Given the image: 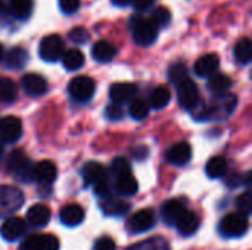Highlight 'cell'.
Masks as SVG:
<instances>
[{
  "label": "cell",
  "instance_id": "obj_42",
  "mask_svg": "<svg viewBox=\"0 0 252 250\" xmlns=\"http://www.w3.org/2000/svg\"><path fill=\"white\" fill-rule=\"evenodd\" d=\"M93 250H115V243L111 237H100L96 240Z\"/></svg>",
  "mask_w": 252,
  "mask_h": 250
},
{
  "label": "cell",
  "instance_id": "obj_22",
  "mask_svg": "<svg viewBox=\"0 0 252 250\" xmlns=\"http://www.w3.org/2000/svg\"><path fill=\"white\" fill-rule=\"evenodd\" d=\"M100 209L108 217H121L130 209V205L127 202H124L121 199H115L109 194L106 197H102Z\"/></svg>",
  "mask_w": 252,
  "mask_h": 250
},
{
  "label": "cell",
  "instance_id": "obj_4",
  "mask_svg": "<svg viewBox=\"0 0 252 250\" xmlns=\"http://www.w3.org/2000/svg\"><path fill=\"white\" fill-rule=\"evenodd\" d=\"M65 52V43L62 40V37H59L58 34H49L46 35L38 46V56L44 60V62H56L62 57Z\"/></svg>",
  "mask_w": 252,
  "mask_h": 250
},
{
  "label": "cell",
  "instance_id": "obj_13",
  "mask_svg": "<svg viewBox=\"0 0 252 250\" xmlns=\"http://www.w3.org/2000/svg\"><path fill=\"white\" fill-rule=\"evenodd\" d=\"M81 177L87 186H97L103 181H108V172L103 165L99 162H87L81 169Z\"/></svg>",
  "mask_w": 252,
  "mask_h": 250
},
{
  "label": "cell",
  "instance_id": "obj_37",
  "mask_svg": "<svg viewBox=\"0 0 252 250\" xmlns=\"http://www.w3.org/2000/svg\"><path fill=\"white\" fill-rule=\"evenodd\" d=\"M111 172L117 178V177L130 174L131 172V168H130V164L124 158H115L114 162H112V165H111Z\"/></svg>",
  "mask_w": 252,
  "mask_h": 250
},
{
  "label": "cell",
  "instance_id": "obj_31",
  "mask_svg": "<svg viewBox=\"0 0 252 250\" xmlns=\"http://www.w3.org/2000/svg\"><path fill=\"white\" fill-rule=\"evenodd\" d=\"M207 175L210 178H221L227 172V162L223 156H214L207 164Z\"/></svg>",
  "mask_w": 252,
  "mask_h": 250
},
{
  "label": "cell",
  "instance_id": "obj_5",
  "mask_svg": "<svg viewBox=\"0 0 252 250\" xmlns=\"http://www.w3.org/2000/svg\"><path fill=\"white\" fill-rule=\"evenodd\" d=\"M236 97L235 94H230V93H220V94H216L211 105H207L208 108V113H210V119H223V118H227L235 106H236Z\"/></svg>",
  "mask_w": 252,
  "mask_h": 250
},
{
  "label": "cell",
  "instance_id": "obj_45",
  "mask_svg": "<svg viewBox=\"0 0 252 250\" xmlns=\"http://www.w3.org/2000/svg\"><path fill=\"white\" fill-rule=\"evenodd\" d=\"M112 3L117 4V6H127V4L131 3V0H112Z\"/></svg>",
  "mask_w": 252,
  "mask_h": 250
},
{
  "label": "cell",
  "instance_id": "obj_26",
  "mask_svg": "<svg viewBox=\"0 0 252 250\" xmlns=\"http://www.w3.org/2000/svg\"><path fill=\"white\" fill-rule=\"evenodd\" d=\"M28 53L21 49V47H13L10 49L6 56H4V65L9 68V69H21L27 65L28 62Z\"/></svg>",
  "mask_w": 252,
  "mask_h": 250
},
{
  "label": "cell",
  "instance_id": "obj_36",
  "mask_svg": "<svg viewBox=\"0 0 252 250\" xmlns=\"http://www.w3.org/2000/svg\"><path fill=\"white\" fill-rule=\"evenodd\" d=\"M186 77H188V68H186L185 63H180L179 62V63H174V65L170 66V69H168V78H170V81L173 84L177 85Z\"/></svg>",
  "mask_w": 252,
  "mask_h": 250
},
{
  "label": "cell",
  "instance_id": "obj_11",
  "mask_svg": "<svg viewBox=\"0 0 252 250\" xmlns=\"http://www.w3.org/2000/svg\"><path fill=\"white\" fill-rule=\"evenodd\" d=\"M19 250H59V240L55 236H30L21 243Z\"/></svg>",
  "mask_w": 252,
  "mask_h": 250
},
{
  "label": "cell",
  "instance_id": "obj_46",
  "mask_svg": "<svg viewBox=\"0 0 252 250\" xmlns=\"http://www.w3.org/2000/svg\"><path fill=\"white\" fill-rule=\"evenodd\" d=\"M3 56H4V50H3V46L0 44V60L3 59Z\"/></svg>",
  "mask_w": 252,
  "mask_h": 250
},
{
  "label": "cell",
  "instance_id": "obj_7",
  "mask_svg": "<svg viewBox=\"0 0 252 250\" xmlns=\"http://www.w3.org/2000/svg\"><path fill=\"white\" fill-rule=\"evenodd\" d=\"M24 203V194L10 186H0V218L18 211Z\"/></svg>",
  "mask_w": 252,
  "mask_h": 250
},
{
  "label": "cell",
  "instance_id": "obj_44",
  "mask_svg": "<svg viewBox=\"0 0 252 250\" xmlns=\"http://www.w3.org/2000/svg\"><path fill=\"white\" fill-rule=\"evenodd\" d=\"M133 156H134L136 159H139V161L145 159V158L148 156V147H145V146H139V147L133 149Z\"/></svg>",
  "mask_w": 252,
  "mask_h": 250
},
{
  "label": "cell",
  "instance_id": "obj_3",
  "mask_svg": "<svg viewBox=\"0 0 252 250\" xmlns=\"http://www.w3.org/2000/svg\"><path fill=\"white\" fill-rule=\"evenodd\" d=\"M6 168L9 172H12L21 181L32 180V165H31L30 159L27 158L25 152L21 149L10 152V155L7 156V161H6Z\"/></svg>",
  "mask_w": 252,
  "mask_h": 250
},
{
  "label": "cell",
  "instance_id": "obj_16",
  "mask_svg": "<svg viewBox=\"0 0 252 250\" xmlns=\"http://www.w3.org/2000/svg\"><path fill=\"white\" fill-rule=\"evenodd\" d=\"M137 94V85L131 83H115L109 88V97L114 103H126L134 99Z\"/></svg>",
  "mask_w": 252,
  "mask_h": 250
},
{
  "label": "cell",
  "instance_id": "obj_20",
  "mask_svg": "<svg viewBox=\"0 0 252 250\" xmlns=\"http://www.w3.org/2000/svg\"><path fill=\"white\" fill-rule=\"evenodd\" d=\"M27 220H28L30 225H32L35 228H41V227L47 225L50 221V209L41 203L32 205L27 211Z\"/></svg>",
  "mask_w": 252,
  "mask_h": 250
},
{
  "label": "cell",
  "instance_id": "obj_2",
  "mask_svg": "<svg viewBox=\"0 0 252 250\" xmlns=\"http://www.w3.org/2000/svg\"><path fill=\"white\" fill-rule=\"evenodd\" d=\"M247 231H248V215L242 212L226 215L219 225V233L226 239L242 237Z\"/></svg>",
  "mask_w": 252,
  "mask_h": 250
},
{
  "label": "cell",
  "instance_id": "obj_15",
  "mask_svg": "<svg viewBox=\"0 0 252 250\" xmlns=\"http://www.w3.org/2000/svg\"><path fill=\"white\" fill-rule=\"evenodd\" d=\"M167 161L171 164V165H176V167H183L186 165L190 158H192V147L189 143L186 141H180V143H176L173 144L168 150H167Z\"/></svg>",
  "mask_w": 252,
  "mask_h": 250
},
{
  "label": "cell",
  "instance_id": "obj_18",
  "mask_svg": "<svg viewBox=\"0 0 252 250\" xmlns=\"http://www.w3.org/2000/svg\"><path fill=\"white\" fill-rule=\"evenodd\" d=\"M174 225H176V228L179 230V233L182 236L189 237V236H192V234H195L198 231V228L201 225V221H199V217L196 214H193V212L186 209L179 217V220L176 221Z\"/></svg>",
  "mask_w": 252,
  "mask_h": 250
},
{
  "label": "cell",
  "instance_id": "obj_47",
  "mask_svg": "<svg viewBox=\"0 0 252 250\" xmlns=\"http://www.w3.org/2000/svg\"><path fill=\"white\" fill-rule=\"evenodd\" d=\"M1 155H3V143L0 140V158H1Z\"/></svg>",
  "mask_w": 252,
  "mask_h": 250
},
{
  "label": "cell",
  "instance_id": "obj_23",
  "mask_svg": "<svg viewBox=\"0 0 252 250\" xmlns=\"http://www.w3.org/2000/svg\"><path fill=\"white\" fill-rule=\"evenodd\" d=\"M84 209L80 206V205H66L61 214H59V218H61V222L66 227H77L80 225L83 221H84Z\"/></svg>",
  "mask_w": 252,
  "mask_h": 250
},
{
  "label": "cell",
  "instance_id": "obj_24",
  "mask_svg": "<svg viewBox=\"0 0 252 250\" xmlns=\"http://www.w3.org/2000/svg\"><path fill=\"white\" fill-rule=\"evenodd\" d=\"M115 55H117V47L112 43L106 41V40L96 41L93 44V47H92L93 59L97 60V62H102V63L112 60L115 57Z\"/></svg>",
  "mask_w": 252,
  "mask_h": 250
},
{
  "label": "cell",
  "instance_id": "obj_17",
  "mask_svg": "<svg viewBox=\"0 0 252 250\" xmlns=\"http://www.w3.org/2000/svg\"><path fill=\"white\" fill-rule=\"evenodd\" d=\"M24 231H25V221L18 217L7 218L0 228V234L6 242L18 240L24 234Z\"/></svg>",
  "mask_w": 252,
  "mask_h": 250
},
{
  "label": "cell",
  "instance_id": "obj_29",
  "mask_svg": "<svg viewBox=\"0 0 252 250\" xmlns=\"http://www.w3.org/2000/svg\"><path fill=\"white\" fill-rule=\"evenodd\" d=\"M235 59L238 60V63L241 65H248L251 62L252 57V43L248 37L245 38H241L236 46H235Z\"/></svg>",
  "mask_w": 252,
  "mask_h": 250
},
{
  "label": "cell",
  "instance_id": "obj_33",
  "mask_svg": "<svg viewBox=\"0 0 252 250\" xmlns=\"http://www.w3.org/2000/svg\"><path fill=\"white\" fill-rule=\"evenodd\" d=\"M171 99V93L167 87L159 85L157 88H154V91L151 93V105L155 109H162L168 105Z\"/></svg>",
  "mask_w": 252,
  "mask_h": 250
},
{
  "label": "cell",
  "instance_id": "obj_48",
  "mask_svg": "<svg viewBox=\"0 0 252 250\" xmlns=\"http://www.w3.org/2000/svg\"><path fill=\"white\" fill-rule=\"evenodd\" d=\"M1 10H3V3H1V0H0V15H1Z\"/></svg>",
  "mask_w": 252,
  "mask_h": 250
},
{
  "label": "cell",
  "instance_id": "obj_27",
  "mask_svg": "<svg viewBox=\"0 0 252 250\" xmlns=\"http://www.w3.org/2000/svg\"><path fill=\"white\" fill-rule=\"evenodd\" d=\"M61 59H62V63H63L65 69H68V71H78L84 65V60H86L83 52L78 50V49L65 50Z\"/></svg>",
  "mask_w": 252,
  "mask_h": 250
},
{
  "label": "cell",
  "instance_id": "obj_30",
  "mask_svg": "<svg viewBox=\"0 0 252 250\" xmlns=\"http://www.w3.org/2000/svg\"><path fill=\"white\" fill-rule=\"evenodd\" d=\"M232 78L224 74H213L208 80V90L214 94L226 93L232 87Z\"/></svg>",
  "mask_w": 252,
  "mask_h": 250
},
{
  "label": "cell",
  "instance_id": "obj_34",
  "mask_svg": "<svg viewBox=\"0 0 252 250\" xmlns=\"http://www.w3.org/2000/svg\"><path fill=\"white\" fill-rule=\"evenodd\" d=\"M130 116L133 119L142 121L149 115V105L142 99H134L130 105Z\"/></svg>",
  "mask_w": 252,
  "mask_h": 250
},
{
  "label": "cell",
  "instance_id": "obj_41",
  "mask_svg": "<svg viewBox=\"0 0 252 250\" xmlns=\"http://www.w3.org/2000/svg\"><path fill=\"white\" fill-rule=\"evenodd\" d=\"M59 7L63 13H75L80 9V0H59Z\"/></svg>",
  "mask_w": 252,
  "mask_h": 250
},
{
  "label": "cell",
  "instance_id": "obj_32",
  "mask_svg": "<svg viewBox=\"0 0 252 250\" xmlns=\"http://www.w3.org/2000/svg\"><path fill=\"white\" fill-rule=\"evenodd\" d=\"M10 13L21 21H25L30 18L32 10V0H10L9 3Z\"/></svg>",
  "mask_w": 252,
  "mask_h": 250
},
{
  "label": "cell",
  "instance_id": "obj_14",
  "mask_svg": "<svg viewBox=\"0 0 252 250\" xmlns=\"http://www.w3.org/2000/svg\"><path fill=\"white\" fill-rule=\"evenodd\" d=\"M21 85L31 97L43 96L47 91V81L38 74H25L21 80Z\"/></svg>",
  "mask_w": 252,
  "mask_h": 250
},
{
  "label": "cell",
  "instance_id": "obj_43",
  "mask_svg": "<svg viewBox=\"0 0 252 250\" xmlns=\"http://www.w3.org/2000/svg\"><path fill=\"white\" fill-rule=\"evenodd\" d=\"M131 3H133V6H134L136 10L143 12V10L149 9L155 3V0H131Z\"/></svg>",
  "mask_w": 252,
  "mask_h": 250
},
{
  "label": "cell",
  "instance_id": "obj_10",
  "mask_svg": "<svg viewBox=\"0 0 252 250\" xmlns=\"http://www.w3.org/2000/svg\"><path fill=\"white\" fill-rule=\"evenodd\" d=\"M22 134V124L16 116H4L0 119V140L1 143H16Z\"/></svg>",
  "mask_w": 252,
  "mask_h": 250
},
{
  "label": "cell",
  "instance_id": "obj_1",
  "mask_svg": "<svg viewBox=\"0 0 252 250\" xmlns=\"http://www.w3.org/2000/svg\"><path fill=\"white\" fill-rule=\"evenodd\" d=\"M131 29H133V38L139 46H151L158 38L159 28L154 24L151 18L143 16H134L131 19Z\"/></svg>",
  "mask_w": 252,
  "mask_h": 250
},
{
  "label": "cell",
  "instance_id": "obj_8",
  "mask_svg": "<svg viewBox=\"0 0 252 250\" xmlns=\"http://www.w3.org/2000/svg\"><path fill=\"white\" fill-rule=\"evenodd\" d=\"M177 97H179V103L183 109L186 111H192L199 102V90L198 85L189 78L186 77L185 80H182L177 85Z\"/></svg>",
  "mask_w": 252,
  "mask_h": 250
},
{
  "label": "cell",
  "instance_id": "obj_25",
  "mask_svg": "<svg viewBox=\"0 0 252 250\" xmlns=\"http://www.w3.org/2000/svg\"><path fill=\"white\" fill-rule=\"evenodd\" d=\"M137 189H139L137 180L131 175V172L115 178V190L120 196L124 197L134 196L137 193Z\"/></svg>",
  "mask_w": 252,
  "mask_h": 250
},
{
  "label": "cell",
  "instance_id": "obj_40",
  "mask_svg": "<svg viewBox=\"0 0 252 250\" xmlns=\"http://www.w3.org/2000/svg\"><path fill=\"white\" fill-rule=\"evenodd\" d=\"M69 40L75 44H84L89 40V31L83 27H77L69 31Z\"/></svg>",
  "mask_w": 252,
  "mask_h": 250
},
{
  "label": "cell",
  "instance_id": "obj_28",
  "mask_svg": "<svg viewBox=\"0 0 252 250\" xmlns=\"http://www.w3.org/2000/svg\"><path fill=\"white\" fill-rule=\"evenodd\" d=\"M18 97L16 84L10 78H0V103L12 105Z\"/></svg>",
  "mask_w": 252,
  "mask_h": 250
},
{
  "label": "cell",
  "instance_id": "obj_39",
  "mask_svg": "<svg viewBox=\"0 0 252 250\" xmlns=\"http://www.w3.org/2000/svg\"><path fill=\"white\" fill-rule=\"evenodd\" d=\"M105 116H106V119H109V121H120V119H123V116H124V111H123V108H121V105L120 103H111V105H108L106 106V109H105Z\"/></svg>",
  "mask_w": 252,
  "mask_h": 250
},
{
  "label": "cell",
  "instance_id": "obj_38",
  "mask_svg": "<svg viewBox=\"0 0 252 250\" xmlns=\"http://www.w3.org/2000/svg\"><path fill=\"white\" fill-rule=\"evenodd\" d=\"M236 208L239 209V212H242V214H245V215H250V214H251L252 196L250 192H245L244 194H241V196L236 199Z\"/></svg>",
  "mask_w": 252,
  "mask_h": 250
},
{
  "label": "cell",
  "instance_id": "obj_9",
  "mask_svg": "<svg viewBox=\"0 0 252 250\" xmlns=\"http://www.w3.org/2000/svg\"><path fill=\"white\" fill-rule=\"evenodd\" d=\"M155 222H157L155 212L152 209H142L130 217V220L127 221V228L130 233L139 234L151 230L155 225Z\"/></svg>",
  "mask_w": 252,
  "mask_h": 250
},
{
  "label": "cell",
  "instance_id": "obj_12",
  "mask_svg": "<svg viewBox=\"0 0 252 250\" xmlns=\"http://www.w3.org/2000/svg\"><path fill=\"white\" fill-rule=\"evenodd\" d=\"M58 175L56 165L50 161H40L32 167V180L41 186H50Z\"/></svg>",
  "mask_w": 252,
  "mask_h": 250
},
{
  "label": "cell",
  "instance_id": "obj_35",
  "mask_svg": "<svg viewBox=\"0 0 252 250\" xmlns=\"http://www.w3.org/2000/svg\"><path fill=\"white\" fill-rule=\"evenodd\" d=\"M151 19L154 21V24L158 27V28H164L170 24L171 21V12L165 7V6H158L152 15H151Z\"/></svg>",
  "mask_w": 252,
  "mask_h": 250
},
{
  "label": "cell",
  "instance_id": "obj_21",
  "mask_svg": "<svg viewBox=\"0 0 252 250\" xmlns=\"http://www.w3.org/2000/svg\"><path fill=\"white\" fill-rule=\"evenodd\" d=\"M186 211L185 208V203L177 200V199H171V200H167L162 208H161V217L164 220L165 224L168 225H174L176 221L179 220V217Z\"/></svg>",
  "mask_w": 252,
  "mask_h": 250
},
{
  "label": "cell",
  "instance_id": "obj_6",
  "mask_svg": "<svg viewBox=\"0 0 252 250\" xmlns=\"http://www.w3.org/2000/svg\"><path fill=\"white\" fill-rule=\"evenodd\" d=\"M96 90V84L90 77L81 75V77H75L74 80H71L69 85H68V93L69 96L80 103H86L89 102Z\"/></svg>",
  "mask_w": 252,
  "mask_h": 250
},
{
  "label": "cell",
  "instance_id": "obj_19",
  "mask_svg": "<svg viewBox=\"0 0 252 250\" xmlns=\"http://www.w3.org/2000/svg\"><path fill=\"white\" fill-rule=\"evenodd\" d=\"M219 65H220V57L219 55L216 53H208V55H204L201 56L196 63H195V72L198 77H211L213 74H216V71L219 69Z\"/></svg>",
  "mask_w": 252,
  "mask_h": 250
}]
</instances>
